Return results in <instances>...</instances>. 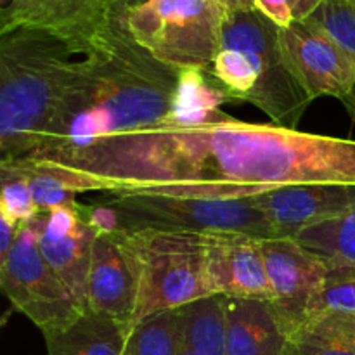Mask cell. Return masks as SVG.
<instances>
[{"label":"cell","instance_id":"1","mask_svg":"<svg viewBox=\"0 0 355 355\" xmlns=\"http://www.w3.org/2000/svg\"><path fill=\"white\" fill-rule=\"evenodd\" d=\"M19 159L68 170L104 194L236 201L293 184L355 186V141L231 116L207 127L151 128L87 146H49Z\"/></svg>","mask_w":355,"mask_h":355},{"label":"cell","instance_id":"2","mask_svg":"<svg viewBox=\"0 0 355 355\" xmlns=\"http://www.w3.org/2000/svg\"><path fill=\"white\" fill-rule=\"evenodd\" d=\"M180 75L182 69L141 47L125 28L123 14L111 10L106 26L78 61L68 96L40 148L87 146L156 128L172 113Z\"/></svg>","mask_w":355,"mask_h":355},{"label":"cell","instance_id":"3","mask_svg":"<svg viewBox=\"0 0 355 355\" xmlns=\"http://www.w3.org/2000/svg\"><path fill=\"white\" fill-rule=\"evenodd\" d=\"M78 51L42 28L0 33V163L44 144L75 78Z\"/></svg>","mask_w":355,"mask_h":355},{"label":"cell","instance_id":"4","mask_svg":"<svg viewBox=\"0 0 355 355\" xmlns=\"http://www.w3.org/2000/svg\"><path fill=\"white\" fill-rule=\"evenodd\" d=\"M110 234L120 245L137 286L134 328L159 312L210 298L205 232L142 229Z\"/></svg>","mask_w":355,"mask_h":355},{"label":"cell","instance_id":"5","mask_svg":"<svg viewBox=\"0 0 355 355\" xmlns=\"http://www.w3.org/2000/svg\"><path fill=\"white\" fill-rule=\"evenodd\" d=\"M97 231L234 232L253 238H277L269 218L248 200L217 201L149 193H107L87 208Z\"/></svg>","mask_w":355,"mask_h":355},{"label":"cell","instance_id":"6","mask_svg":"<svg viewBox=\"0 0 355 355\" xmlns=\"http://www.w3.org/2000/svg\"><path fill=\"white\" fill-rule=\"evenodd\" d=\"M225 12L217 0H149L123 12V24L159 61L207 71L220 52Z\"/></svg>","mask_w":355,"mask_h":355},{"label":"cell","instance_id":"7","mask_svg":"<svg viewBox=\"0 0 355 355\" xmlns=\"http://www.w3.org/2000/svg\"><path fill=\"white\" fill-rule=\"evenodd\" d=\"M220 49L243 52L255 68L257 85L246 103L263 111L276 127L297 130L312 101L284 66L279 26L257 9L227 10Z\"/></svg>","mask_w":355,"mask_h":355},{"label":"cell","instance_id":"8","mask_svg":"<svg viewBox=\"0 0 355 355\" xmlns=\"http://www.w3.org/2000/svg\"><path fill=\"white\" fill-rule=\"evenodd\" d=\"M0 288L42 333L68 324L85 311L42 255L37 217L19 224L9 253L0 260Z\"/></svg>","mask_w":355,"mask_h":355},{"label":"cell","instance_id":"9","mask_svg":"<svg viewBox=\"0 0 355 355\" xmlns=\"http://www.w3.org/2000/svg\"><path fill=\"white\" fill-rule=\"evenodd\" d=\"M260 245L272 290L270 311L288 335L311 315L328 283L329 269L293 238H263Z\"/></svg>","mask_w":355,"mask_h":355},{"label":"cell","instance_id":"10","mask_svg":"<svg viewBox=\"0 0 355 355\" xmlns=\"http://www.w3.org/2000/svg\"><path fill=\"white\" fill-rule=\"evenodd\" d=\"M284 66L309 99H345L355 87V54L302 21L279 28Z\"/></svg>","mask_w":355,"mask_h":355},{"label":"cell","instance_id":"11","mask_svg":"<svg viewBox=\"0 0 355 355\" xmlns=\"http://www.w3.org/2000/svg\"><path fill=\"white\" fill-rule=\"evenodd\" d=\"M42 255L61 277L76 300L85 307L87 277L97 231L82 205L58 207L37 215Z\"/></svg>","mask_w":355,"mask_h":355},{"label":"cell","instance_id":"12","mask_svg":"<svg viewBox=\"0 0 355 355\" xmlns=\"http://www.w3.org/2000/svg\"><path fill=\"white\" fill-rule=\"evenodd\" d=\"M210 297L272 302L260 238L234 232L207 234Z\"/></svg>","mask_w":355,"mask_h":355},{"label":"cell","instance_id":"13","mask_svg":"<svg viewBox=\"0 0 355 355\" xmlns=\"http://www.w3.org/2000/svg\"><path fill=\"white\" fill-rule=\"evenodd\" d=\"M259 208L277 238H293L309 225L329 220L355 208L352 184H293L245 198Z\"/></svg>","mask_w":355,"mask_h":355},{"label":"cell","instance_id":"14","mask_svg":"<svg viewBox=\"0 0 355 355\" xmlns=\"http://www.w3.org/2000/svg\"><path fill=\"white\" fill-rule=\"evenodd\" d=\"M110 17L104 0H7L0 12V33L42 28L61 35L85 55Z\"/></svg>","mask_w":355,"mask_h":355},{"label":"cell","instance_id":"15","mask_svg":"<svg viewBox=\"0 0 355 355\" xmlns=\"http://www.w3.org/2000/svg\"><path fill=\"white\" fill-rule=\"evenodd\" d=\"M137 286L113 234L99 231L90 257L85 309L134 329Z\"/></svg>","mask_w":355,"mask_h":355},{"label":"cell","instance_id":"16","mask_svg":"<svg viewBox=\"0 0 355 355\" xmlns=\"http://www.w3.org/2000/svg\"><path fill=\"white\" fill-rule=\"evenodd\" d=\"M225 355H284L286 333L269 302L224 298Z\"/></svg>","mask_w":355,"mask_h":355},{"label":"cell","instance_id":"17","mask_svg":"<svg viewBox=\"0 0 355 355\" xmlns=\"http://www.w3.org/2000/svg\"><path fill=\"white\" fill-rule=\"evenodd\" d=\"M42 335L49 355H127L132 328L85 309L68 324Z\"/></svg>","mask_w":355,"mask_h":355},{"label":"cell","instance_id":"18","mask_svg":"<svg viewBox=\"0 0 355 355\" xmlns=\"http://www.w3.org/2000/svg\"><path fill=\"white\" fill-rule=\"evenodd\" d=\"M284 355H355V314L314 312L288 333Z\"/></svg>","mask_w":355,"mask_h":355},{"label":"cell","instance_id":"19","mask_svg":"<svg viewBox=\"0 0 355 355\" xmlns=\"http://www.w3.org/2000/svg\"><path fill=\"white\" fill-rule=\"evenodd\" d=\"M227 99L225 90L208 85L203 69H182L173 110L156 128H198L229 118L218 107Z\"/></svg>","mask_w":355,"mask_h":355},{"label":"cell","instance_id":"20","mask_svg":"<svg viewBox=\"0 0 355 355\" xmlns=\"http://www.w3.org/2000/svg\"><path fill=\"white\" fill-rule=\"evenodd\" d=\"M179 355H225L224 297H210L180 309Z\"/></svg>","mask_w":355,"mask_h":355},{"label":"cell","instance_id":"21","mask_svg":"<svg viewBox=\"0 0 355 355\" xmlns=\"http://www.w3.org/2000/svg\"><path fill=\"white\" fill-rule=\"evenodd\" d=\"M293 239L324 260L331 272L355 274V208L302 229Z\"/></svg>","mask_w":355,"mask_h":355},{"label":"cell","instance_id":"22","mask_svg":"<svg viewBox=\"0 0 355 355\" xmlns=\"http://www.w3.org/2000/svg\"><path fill=\"white\" fill-rule=\"evenodd\" d=\"M0 165L10 166L26 179L38 211H49L58 207H73L76 205V194L94 191L89 180L59 166L42 165L26 159L3 162Z\"/></svg>","mask_w":355,"mask_h":355},{"label":"cell","instance_id":"23","mask_svg":"<svg viewBox=\"0 0 355 355\" xmlns=\"http://www.w3.org/2000/svg\"><path fill=\"white\" fill-rule=\"evenodd\" d=\"M180 309L159 312L132 329L127 355H179Z\"/></svg>","mask_w":355,"mask_h":355},{"label":"cell","instance_id":"24","mask_svg":"<svg viewBox=\"0 0 355 355\" xmlns=\"http://www.w3.org/2000/svg\"><path fill=\"white\" fill-rule=\"evenodd\" d=\"M302 23L321 31L340 47L355 54V3L352 0H322Z\"/></svg>","mask_w":355,"mask_h":355},{"label":"cell","instance_id":"25","mask_svg":"<svg viewBox=\"0 0 355 355\" xmlns=\"http://www.w3.org/2000/svg\"><path fill=\"white\" fill-rule=\"evenodd\" d=\"M211 73L222 83L225 94L246 101L257 85V73L248 55L232 49H220L211 64Z\"/></svg>","mask_w":355,"mask_h":355},{"label":"cell","instance_id":"26","mask_svg":"<svg viewBox=\"0 0 355 355\" xmlns=\"http://www.w3.org/2000/svg\"><path fill=\"white\" fill-rule=\"evenodd\" d=\"M0 180H2L0 214H6L17 224L31 220L40 214L37 205H35L30 184L19 172H16L10 166L0 165Z\"/></svg>","mask_w":355,"mask_h":355},{"label":"cell","instance_id":"27","mask_svg":"<svg viewBox=\"0 0 355 355\" xmlns=\"http://www.w3.org/2000/svg\"><path fill=\"white\" fill-rule=\"evenodd\" d=\"M319 311L355 314V274L329 270L328 283L315 300L311 314Z\"/></svg>","mask_w":355,"mask_h":355},{"label":"cell","instance_id":"28","mask_svg":"<svg viewBox=\"0 0 355 355\" xmlns=\"http://www.w3.org/2000/svg\"><path fill=\"white\" fill-rule=\"evenodd\" d=\"M255 9L262 12L267 19L272 21L276 26L288 28L295 23L293 10L288 0H253Z\"/></svg>","mask_w":355,"mask_h":355},{"label":"cell","instance_id":"29","mask_svg":"<svg viewBox=\"0 0 355 355\" xmlns=\"http://www.w3.org/2000/svg\"><path fill=\"white\" fill-rule=\"evenodd\" d=\"M17 229H19V224L16 220L7 217L6 214H0V260L9 253L17 236Z\"/></svg>","mask_w":355,"mask_h":355},{"label":"cell","instance_id":"30","mask_svg":"<svg viewBox=\"0 0 355 355\" xmlns=\"http://www.w3.org/2000/svg\"><path fill=\"white\" fill-rule=\"evenodd\" d=\"M291 10H293L295 21H304L322 0H288Z\"/></svg>","mask_w":355,"mask_h":355},{"label":"cell","instance_id":"31","mask_svg":"<svg viewBox=\"0 0 355 355\" xmlns=\"http://www.w3.org/2000/svg\"><path fill=\"white\" fill-rule=\"evenodd\" d=\"M146 2H149V0H104V3H106L111 10L120 14L127 12V10L134 9V7L142 6V3Z\"/></svg>","mask_w":355,"mask_h":355},{"label":"cell","instance_id":"32","mask_svg":"<svg viewBox=\"0 0 355 355\" xmlns=\"http://www.w3.org/2000/svg\"><path fill=\"white\" fill-rule=\"evenodd\" d=\"M225 10H248L255 9L253 0H217Z\"/></svg>","mask_w":355,"mask_h":355},{"label":"cell","instance_id":"33","mask_svg":"<svg viewBox=\"0 0 355 355\" xmlns=\"http://www.w3.org/2000/svg\"><path fill=\"white\" fill-rule=\"evenodd\" d=\"M342 103L345 104L347 111H349L350 118H352V121L355 123V87H354L352 92L345 97V99H342Z\"/></svg>","mask_w":355,"mask_h":355},{"label":"cell","instance_id":"34","mask_svg":"<svg viewBox=\"0 0 355 355\" xmlns=\"http://www.w3.org/2000/svg\"><path fill=\"white\" fill-rule=\"evenodd\" d=\"M352 2H354V3H355V0H352Z\"/></svg>","mask_w":355,"mask_h":355}]
</instances>
